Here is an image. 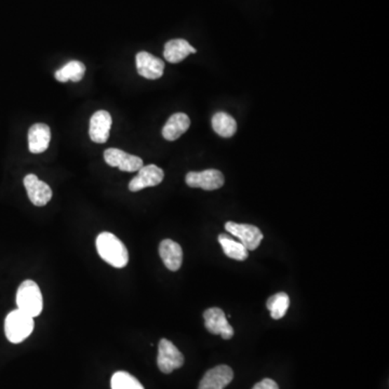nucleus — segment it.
<instances>
[{"instance_id": "obj_5", "label": "nucleus", "mask_w": 389, "mask_h": 389, "mask_svg": "<svg viewBox=\"0 0 389 389\" xmlns=\"http://www.w3.org/2000/svg\"><path fill=\"white\" fill-rule=\"evenodd\" d=\"M225 229L227 233L237 237L248 251H253L259 248V245L264 238L261 229L254 225L227 222L225 224Z\"/></svg>"}, {"instance_id": "obj_19", "label": "nucleus", "mask_w": 389, "mask_h": 389, "mask_svg": "<svg viewBox=\"0 0 389 389\" xmlns=\"http://www.w3.org/2000/svg\"><path fill=\"white\" fill-rule=\"evenodd\" d=\"M219 245H222L225 255L236 261H245L248 259L249 251L240 241L233 240L228 233H221L219 236Z\"/></svg>"}, {"instance_id": "obj_2", "label": "nucleus", "mask_w": 389, "mask_h": 389, "mask_svg": "<svg viewBox=\"0 0 389 389\" xmlns=\"http://www.w3.org/2000/svg\"><path fill=\"white\" fill-rule=\"evenodd\" d=\"M17 304L18 309L33 318L41 314L43 294L35 281L25 280L20 285L17 292Z\"/></svg>"}, {"instance_id": "obj_1", "label": "nucleus", "mask_w": 389, "mask_h": 389, "mask_svg": "<svg viewBox=\"0 0 389 389\" xmlns=\"http://www.w3.org/2000/svg\"><path fill=\"white\" fill-rule=\"evenodd\" d=\"M97 250L102 259L115 268H123L129 262L125 245L118 237L109 231H103L97 236Z\"/></svg>"}, {"instance_id": "obj_14", "label": "nucleus", "mask_w": 389, "mask_h": 389, "mask_svg": "<svg viewBox=\"0 0 389 389\" xmlns=\"http://www.w3.org/2000/svg\"><path fill=\"white\" fill-rule=\"evenodd\" d=\"M159 254L163 264L169 271H177L183 263V250L181 245L171 239H165L159 245Z\"/></svg>"}, {"instance_id": "obj_4", "label": "nucleus", "mask_w": 389, "mask_h": 389, "mask_svg": "<svg viewBox=\"0 0 389 389\" xmlns=\"http://www.w3.org/2000/svg\"><path fill=\"white\" fill-rule=\"evenodd\" d=\"M184 356L171 341L163 339L158 345L157 364L159 370L165 374H170L184 364Z\"/></svg>"}, {"instance_id": "obj_11", "label": "nucleus", "mask_w": 389, "mask_h": 389, "mask_svg": "<svg viewBox=\"0 0 389 389\" xmlns=\"http://www.w3.org/2000/svg\"><path fill=\"white\" fill-rule=\"evenodd\" d=\"M135 62H137V73L142 77L146 78L149 81H156L163 75L165 63L163 60L151 55L149 52H139L135 57Z\"/></svg>"}, {"instance_id": "obj_12", "label": "nucleus", "mask_w": 389, "mask_h": 389, "mask_svg": "<svg viewBox=\"0 0 389 389\" xmlns=\"http://www.w3.org/2000/svg\"><path fill=\"white\" fill-rule=\"evenodd\" d=\"M111 123H113V119L109 111H95L90 119V139L99 144L107 143L111 132Z\"/></svg>"}, {"instance_id": "obj_17", "label": "nucleus", "mask_w": 389, "mask_h": 389, "mask_svg": "<svg viewBox=\"0 0 389 389\" xmlns=\"http://www.w3.org/2000/svg\"><path fill=\"white\" fill-rule=\"evenodd\" d=\"M191 125V119L184 113L173 114L163 129V137L167 141H175L184 135Z\"/></svg>"}, {"instance_id": "obj_16", "label": "nucleus", "mask_w": 389, "mask_h": 389, "mask_svg": "<svg viewBox=\"0 0 389 389\" xmlns=\"http://www.w3.org/2000/svg\"><path fill=\"white\" fill-rule=\"evenodd\" d=\"M196 52L197 50L185 39H172L165 43L163 57L169 63L177 64Z\"/></svg>"}, {"instance_id": "obj_8", "label": "nucleus", "mask_w": 389, "mask_h": 389, "mask_svg": "<svg viewBox=\"0 0 389 389\" xmlns=\"http://www.w3.org/2000/svg\"><path fill=\"white\" fill-rule=\"evenodd\" d=\"M104 161L111 167L119 168V170L125 172H137L143 167V161L139 157L118 149H109L104 151Z\"/></svg>"}, {"instance_id": "obj_20", "label": "nucleus", "mask_w": 389, "mask_h": 389, "mask_svg": "<svg viewBox=\"0 0 389 389\" xmlns=\"http://www.w3.org/2000/svg\"><path fill=\"white\" fill-rule=\"evenodd\" d=\"M212 128L219 137H231L236 133L237 123L228 114L219 111L213 116Z\"/></svg>"}, {"instance_id": "obj_21", "label": "nucleus", "mask_w": 389, "mask_h": 389, "mask_svg": "<svg viewBox=\"0 0 389 389\" xmlns=\"http://www.w3.org/2000/svg\"><path fill=\"white\" fill-rule=\"evenodd\" d=\"M266 306L271 311V318L279 320L285 317L290 307V297L285 292L276 293L267 300Z\"/></svg>"}, {"instance_id": "obj_10", "label": "nucleus", "mask_w": 389, "mask_h": 389, "mask_svg": "<svg viewBox=\"0 0 389 389\" xmlns=\"http://www.w3.org/2000/svg\"><path fill=\"white\" fill-rule=\"evenodd\" d=\"M23 182L26 193L34 205L43 207L51 200L52 189L47 183L38 179L37 175H27Z\"/></svg>"}, {"instance_id": "obj_23", "label": "nucleus", "mask_w": 389, "mask_h": 389, "mask_svg": "<svg viewBox=\"0 0 389 389\" xmlns=\"http://www.w3.org/2000/svg\"><path fill=\"white\" fill-rule=\"evenodd\" d=\"M252 389H279L278 384L271 378H264L254 385Z\"/></svg>"}, {"instance_id": "obj_6", "label": "nucleus", "mask_w": 389, "mask_h": 389, "mask_svg": "<svg viewBox=\"0 0 389 389\" xmlns=\"http://www.w3.org/2000/svg\"><path fill=\"white\" fill-rule=\"evenodd\" d=\"M205 326L209 332L215 335H221L224 340H231L233 336V327L229 325L224 311L217 307L207 308L203 313Z\"/></svg>"}, {"instance_id": "obj_3", "label": "nucleus", "mask_w": 389, "mask_h": 389, "mask_svg": "<svg viewBox=\"0 0 389 389\" xmlns=\"http://www.w3.org/2000/svg\"><path fill=\"white\" fill-rule=\"evenodd\" d=\"M34 330V318L20 309L12 310L5 320V333L9 342L19 344Z\"/></svg>"}, {"instance_id": "obj_9", "label": "nucleus", "mask_w": 389, "mask_h": 389, "mask_svg": "<svg viewBox=\"0 0 389 389\" xmlns=\"http://www.w3.org/2000/svg\"><path fill=\"white\" fill-rule=\"evenodd\" d=\"M137 172V177H133L129 183V191L133 193L146 187L157 186L165 177L163 169L156 165H143Z\"/></svg>"}, {"instance_id": "obj_13", "label": "nucleus", "mask_w": 389, "mask_h": 389, "mask_svg": "<svg viewBox=\"0 0 389 389\" xmlns=\"http://www.w3.org/2000/svg\"><path fill=\"white\" fill-rule=\"evenodd\" d=\"M233 378V372L228 366H217L211 369L203 375L198 389H224L231 384Z\"/></svg>"}, {"instance_id": "obj_22", "label": "nucleus", "mask_w": 389, "mask_h": 389, "mask_svg": "<svg viewBox=\"0 0 389 389\" xmlns=\"http://www.w3.org/2000/svg\"><path fill=\"white\" fill-rule=\"evenodd\" d=\"M111 389H144L137 378L125 371H118L111 376Z\"/></svg>"}, {"instance_id": "obj_18", "label": "nucleus", "mask_w": 389, "mask_h": 389, "mask_svg": "<svg viewBox=\"0 0 389 389\" xmlns=\"http://www.w3.org/2000/svg\"><path fill=\"white\" fill-rule=\"evenodd\" d=\"M86 73L85 64L81 61H71L65 64L63 67L55 71V79L60 83H67L71 81L73 83L83 81Z\"/></svg>"}, {"instance_id": "obj_15", "label": "nucleus", "mask_w": 389, "mask_h": 389, "mask_svg": "<svg viewBox=\"0 0 389 389\" xmlns=\"http://www.w3.org/2000/svg\"><path fill=\"white\" fill-rule=\"evenodd\" d=\"M51 139V130L46 123H35L29 128V149L32 153L47 151Z\"/></svg>"}, {"instance_id": "obj_7", "label": "nucleus", "mask_w": 389, "mask_h": 389, "mask_svg": "<svg viewBox=\"0 0 389 389\" xmlns=\"http://www.w3.org/2000/svg\"><path fill=\"white\" fill-rule=\"evenodd\" d=\"M186 184L193 189H203L205 191H215L224 185V175L215 169L201 171V172H189L185 177Z\"/></svg>"}]
</instances>
